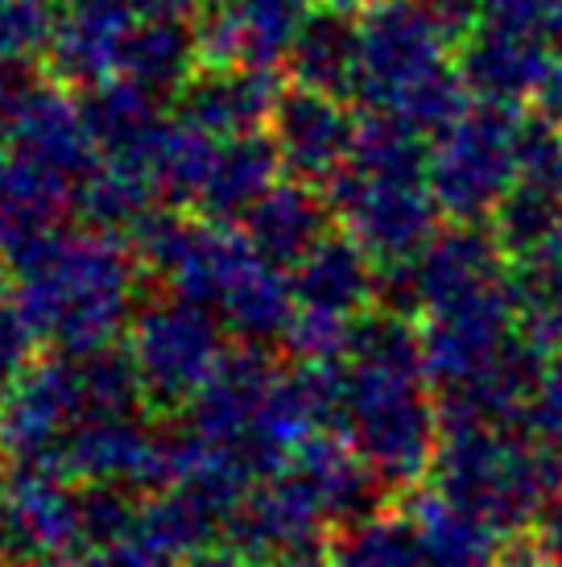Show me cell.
<instances>
[{"mask_svg":"<svg viewBox=\"0 0 562 567\" xmlns=\"http://www.w3.org/2000/svg\"><path fill=\"white\" fill-rule=\"evenodd\" d=\"M360 121L344 104V95L314 87H281L278 109L269 116V137L278 145L281 166L302 183H335L352 162Z\"/></svg>","mask_w":562,"mask_h":567,"instance_id":"8","label":"cell"},{"mask_svg":"<svg viewBox=\"0 0 562 567\" xmlns=\"http://www.w3.org/2000/svg\"><path fill=\"white\" fill-rule=\"evenodd\" d=\"M331 567H426L418 526L409 514H364L331 543Z\"/></svg>","mask_w":562,"mask_h":567,"instance_id":"27","label":"cell"},{"mask_svg":"<svg viewBox=\"0 0 562 567\" xmlns=\"http://www.w3.org/2000/svg\"><path fill=\"white\" fill-rule=\"evenodd\" d=\"M542 266H562V207H559V220H554V233H550L547 249L538 257Z\"/></svg>","mask_w":562,"mask_h":567,"instance_id":"40","label":"cell"},{"mask_svg":"<svg viewBox=\"0 0 562 567\" xmlns=\"http://www.w3.org/2000/svg\"><path fill=\"white\" fill-rule=\"evenodd\" d=\"M331 9H344V13H364V9H373L376 0H323Z\"/></svg>","mask_w":562,"mask_h":567,"instance_id":"44","label":"cell"},{"mask_svg":"<svg viewBox=\"0 0 562 567\" xmlns=\"http://www.w3.org/2000/svg\"><path fill=\"white\" fill-rule=\"evenodd\" d=\"M517 183L562 190V125L538 116H521L517 128Z\"/></svg>","mask_w":562,"mask_h":567,"instance_id":"31","label":"cell"},{"mask_svg":"<svg viewBox=\"0 0 562 567\" xmlns=\"http://www.w3.org/2000/svg\"><path fill=\"white\" fill-rule=\"evenodd\" d=\"M199 66H204L199 38H195V30H187V21H137V30L125 47L121 75L157 100H166V95L187 92V83L199 75Z\"/></svg>","mask_w":562,"mask_h":567,"instance_id":"23","label":"cell"},{"mask_svg":"<svg viewBox=\"0 0 562 567\" xmlns=\"http://www.w3.org/2000/svg\"><path fill=\"white\" fill-rule=\"evenodd\" d=\"M54 30L50 0H0V66H21L33 54H46Z\"/></svg>","mask_w":562,"mask_h":567,"instance_id":"30","label":"cell"},{"mask_svg":"<svg viewBox=\"0 0 562 567\" xmlns=\"http://www.w3.org/2000/svg\"><path fill=\"white\" fill-rule=\"evenodd\" d=\"M538 112L554 125H562V54L554 59V66H550L542 87H538Z\"/></svg>","mask_w":562,"mask_h":567,"instance_id":"38","label":"cell"},{"mask_svg":"<svg viewBox=\"0 0 562 567\" xmlns=\"http://www.w3.org/2000/svg\"><path fill=\"white\" fill-rule=\"evenodd\" d=\"M9 145L21 150L25 158H33L38 166L54 171L59 178H66L79 195V183L95 171L100 150L87 128V112L83 100H71L63 87H38L33 83L25 104L17 109L13 128H9Z\"/></svg>","mask_w":562,"mask_h":567,"instance_id":"11","label":"cell"},{"mask_svg":"<svg viewBox=\"0 0 562 567\" xmlns=\"http://www.w3.org/2000/svg\"><path fill=\"white\" fill-rule=\"evenodd\" d=\"M278 145L269 133H244V137H228L219 142L211 174L204 183L199 207L211 220H232V216H249L252 207L278 187Z\"/></svg>","mask_w":562,"mask_h":567,"instance_id":"20","label":"cell"},{"mask_svg":"<svg viewBox=\"0 0 562 567\" xmlns=\"http://www.w3.org/2000/svg\"><path fill=\"white\" fill-rule=\"evenodd\" d=\"M154 178L140 162L125 158H100L95 171L79 183L75 207L104 233L116 228H140L149 220V204H154Z\"/></svg>","mask_w":562,"mask_h":567,"instance_id":"24","label":"cell"},{"mask_svg":"<svg viewBox=\"0 0 562 567\" xmlns=\"http://www.w3.org/2000/svg\"><path fill=\"white\" fill-rule=\"evenodd\" d=\"M335 426L385 488H414L438 460V402L426 398L422 373H385L356 361H331Z\"/></svg>","mask_w":562,"mask_h":567,"instance_id":"3","label":"cell"},{"mask_svg":"<svg viewBox=\"0 0 562 567\" xmlns=\"http://www.w3.org/2000/svg\"><path fill=\"white\" fill-rule=\"evenodd\" d=\"M331 212L373 261H409L435 240L438 199L426 178H373L347 166L331 183Z\"/></svg>","mask_w":562,"mask_h":567,"instance_id":"6","label":"cell"},{"mask_svg":"<svg viewBox=\"0 0 562 567\" xmlns=\"http://www.w3.org/2000/svg\"><path fill=\"white\" fill-rule=\"evenodd\" d=\"M418 526L422 564L426 567H500L504 559V530H497L485 514L451 502L447 493H418L409 505Z\"/></svg>","mask_w":562,"mask_h":567,"instance_id":"17","label":"cell"},{"mask_svg":"<svg viewBox=\"0 0 562 567\" xmlns=\"http://www.w3.org/2000/svg\"><path fill=\"white\" fill-rule=\"evenodd\" d=\"M360 17V66L352 100L368 112H397L426 133L468 112V80L451 59L447 33L422 0H376Z\"/></svg>","mask_w":562,"mask_h":567,"instance_id":"1","label":"cell"},{"mask_svg":"<svg viewBox=\"0 0 562 567\" xmlns=\"http://www.w3.org/2000/svg\"><path fill=\"white\" fill-rule=\"evenodd\" d=\"M525 435H530L562 473V352L550 357L547 373L533 390V402L525 410Z\"/></svg>","mask_w":562,"mask_h":567,"instance_id":"32","label":"cell"},{"mask_svg":"<svg viewBox=\"0 0 562 567\" xmlns=\"http://www.w3.org/2000/svg\"><path fill=\"white\" fill-rule=\"evenodd\" d=\"M128 4L140 21H187L207 9V0H128Z\"/></svg>","mask_w":562,"mask_h":567,"instance_id":"37","label":"cell"},{"mask_svg":"<svg viewBox=\"0 0 562 567\" xmlns=\"http://www.w3.org/2000/svg\"><path fill=\"white\" fill-rule=\"evenodd\" d=\"M0 137H4V128H0Z\"/></svg>","mask_w":562,"mask_h":567,"instance_id":"45","label":"cell"},{"mask_svg":"<svg viewBox=\"0 0 562 567\" xmlns=\"http://www.w3.org/2000/svg\"><path fill=\"white\" fill-rule=\"evenodd\" d=\"M281 567H331V559L323 551H302V555H294V559H285Z\"/></svg>","mask_w":562,"mask_h":567,"instance_id":"42","label":"cell"},{"mask_svg":"<svg viewBox=\"0 0 562 567\" xmlns=\"http://www.w3.org/2000/svg\"><path fill=\"white\" fill-rule=\"evenodd\" d=\"M530 543H533V551H538V559H542V567H562V502L559 497L542 509V518L533 522Z\"/></svg>","mask_w":562,"mask_h":567,"instance_id":"36","label":"cell"},{"mask_svg":"<svg viewBox=\"0 0 562 567\" xmlns=\"http://www.w3.org/2000/svg\"><path fill=\"white\" fill-rule=\"evenodd\" d=\"M278 75L266 66H207L178 95V116L228 142L244 133H261L278 109Z\"/></svg>","mask_w":562,"mask_h":567,"instance_id":"14","label":"cell"},{"mask_svg":"<svg viewBox=\"0 0 562 567\" xmlns=\"http://www.w3.org/2000/svg\"><path fill=\"white\" fill-rule=\"evenodd\" d=\"M219 137L204 133L199 125H190L187 116H166L162 133L149 145V174H154L157 195H170V199H190L199 204L204 183L216 162Z\"/></svg>","mask_w":562,"mask_h":567,"instance_id":"25","label":"cell"},{"mask_svg":"<svg viewBox=\"0 0 562 567\" xmlns=\"http://www.w3.org/2000/svg\"><path fill=\"white\" fill-rule=\"evenodd\" d=\"M422 369L435 390L459 385L497 361L521 331V302L513 290V274L476 295L443 302L422 319Z\"/></svg>","mask_w":562,"mask_h":567,"instance_id":"7","label":"cell"},{"mask_svg":"<svg viewBox=\"0 0 562 567\" xmlns=\"http://www.w3.org/2000/svg\"><path fill=\"white\" fill-rule=\"evenodd\" d=\"M319 0H216L207 4L195 38L204 66H266L285 63Z\"/></svg>","mask_w":562,"mask_h":567,"instance_id":"9","label":"cell"},{"mask_svg":"<svg viewBox=\"0 0 562 567\" xmlns=\"http://www.w3.org/2000/svg\"><path fill=\"white\" fill-rule=\"evenodd\" d=\"M554 54L559 50L550 47L547 33L480 25L464 47L455 50V63H459L476 100L513 104L517 109L525 95H538L547 71L554 66Z\"/></svg>","mask_w":562,"mask_h":567,"instance_id":"12","label":"cell"},{"mask_svg":"<svg viewBox=\"0 0 562 567\" xmlns=\"http://www.w3.org/2000/svg\"><path fill=\"white\" fill-rule=\"evenodd\" d=\"M513 290L521 302V331L547 348L550 357L562 352V266L521 261L513 269Z\"/></svg>","mask_w":562,"mask_h":567,"instance_id":"29","label":"cell"},{"mask_svg":"<svg viewBox=\"0 0 562 567\" xmlns=\"http://www.w3.org/2000/svg\"><path fill=\"white\" fill-rule=\"evenodd\" d=\"M83 112H87V128H92L100 158H125L140 162V166L149 158L154 137L166 125V116L157 109V95H149L137 83H128L125 75L92 87L87 100H83Z\"/></svg>","mask_w":562,"mask_h":567,"instance_id":"21","label":"cell"},{"mask_svg":"<svg viewBox=\"0 0 562 567\" xmlns=\"http://www.w3.org/2000/svg\"><path fill=\"white\" fill-rule=\"evenodd\" d=\"M562 190L533 187V183H517L500 207L492 212V233H497L500 249L517 257V261H538L547 249L554 220H559Z\"/></svg>","mask_w":562,"mask_h":567,"instance_id":"28","label":"cell"},{"mask_svg":"<svg viewBox=\"0 0 562 567\" xmlns=\"http://www.w3.org/2000/svg\"><path fill=\"white\" fill-rule=\"evenodd\" d=\"M294 295L302 311L356 319L364 302L376 299L373 252L347 237H323L294 266Z\"/></svg>","mask_w":562,"mask_h":567,"instance_id":"16","label":"cell"},{"mask_svg":"<svg viewBox=\"0 0 562 567\" xmlns=\"http://www.w3.org/2000/svg\"><path fill=\"white\" fill-rule=\"evenodd\" d=\"M66 204H75V187L66 178L38 166L13 145L0 154V245L21 249L50 233Z\"/></svg>","mask_w":562,"mask_h":567,"instance_id":"19","label":"cell"},{"mask_svg":"<svg viewBox=\"0 0 562 567\" xmlns=\"http://www.w3.org/2000/svg\"><path fill=\"white\" fill-rule=\"evenodd\" d=\"M435 488L513 538L533 530L559 497L562 473L525 431H447L438 443Z\"/></svg>","mask_w":562,"mask_h":567,"instance_id":"4","label":"cell"},{"mask_svg":"<svg viewBox=\"0 0 562 567\" xmlns=\"http://www.w3.org/2000/svg\"><path fill=\"white\" fill-rule=\"evenodd\" d=\"M30 319L21 311H0V381L13 378L30 357Z\"/></svg>","mask_w":562,"mask_h":567,"instance_id":"35","label":"cell"},{"mask_svg":"<svg viewBox=\"0 0 562 567\" xmlns=\"http://www.w3.org/2000/svg\"><path fill=\"white\" fill-rule=\"evenodd\" d=\"M331 199H319L311 183H278L261 204L244 216V237L252 249L269 257L273 266H298L306 252L327 237Z\"/></svg>","mask_w":562,"mask_h":567,"instance_id":"18","label":"cell"},{"mask_svg":"<svg viewBox=\"0 0 562 567\" xmlns=\"http://www.w3.org/2000/svg\"><path fill=\"white\" fill-rule=\"evenodd\" d=\"M137 357L166 394H187L219 357L216 323L190 299L154 307L137 328Z\"/></svg>","mask_w":562,"mask_h":567,"instance_id":"15","label":"cell"},{"mask_svg":"<svg viewBox=\"0 0 562 567\" xmlns=\"http://www.w3.org/2000/svg\"><path fill=\"white\" fill-rule=\"evenodd\" d=\"M137 21L128 0H54V30L46 42L50 71L59 83L83 92L116 80Z\"/></svg>","mask_w":562,"mask_h":567,"instance_id":"10","label":"cell"},{"mask_svg":"<svg viewBox=\"0 0 562 567\" xmlns=\"http://www.w3.org/2000/svg\"><path fill=\"white\" fill-rule=\"evenodd\" d=\"M547 38H550V47L562 54V0L554 4V13H550V25H547Z\"/></svg>","mask_w":562,"mask_h":567,"instance_id":"43","label":"cell"},{"mask_svg":"<svg viewBox=\"0 0 562 567\" xmlns=\"http://www.w3.org/2000/svg\"><path fill=\"white\" fill-rule=\"evenodd\" d=\"M92 567H157V547H112V551L95 555Z\"/></svg>","mask_w":562,"mask_h":567,"instance_id":"39","label":"cell"},{"mask_svg":"<svg viewBox=\"0 0 562 567\" xmlns=\"http://www.w3.org/2000/svg\"><path fill=\"white\" fill-rule=\"evenodd\" d=\"M190 567H249L244 564V559H240V555L236 551H207V555H199V559H190Z\"/></svg>","mask_w":562,"mask_h":567,"instance_id":"41","label":"cell"},{"mask_svg":"<svg viewBox=\"0 0 562 567\" xmlns=\"http://www.w3.org/2000/svg\"><path fill=\"white\" fill-rule=\"evenodd\" d=\"M559 0H485V25L521 33H547Z\"/></svg>","mask_w":562,"mask_h":567,"instance_id":"33","label":"cell"},{"mask_svg":"<svg viewBox=\"0 0 562 567\" xmlns=\"http://www.w3.org/2000/svg\"><path fill=\"white\" fill-rule=\"evenodd\" d=\"M285 66L298 87H314V92L347 100L356 87L360 66V17L331 9V4L323 13H314L285 54Z\"/></svg>","mask_w":562,"mask_h":567,"instance_id":"22","label":"cell"},{"mask_svg":"<svg viewBox=\"0 0 562 567\" xmlns=\"http://www.w3.org/2000/svg\"><path fill=\"white\" fill-rule=\"evenodd\" d=\"M422 4H426V13L435 17V25L447 33V42L455 50L485 25V0H422Z\"/></svg>","mask_w":562,"mask_h":567,"instance_id":"34","label":"cell"},{"mask_svg":"<svg viewBox=\"0 0 562 567\" xmlns=\"http://www.w3.org/2000/svg\"><path fill=\"white\" fill-rule=\"evenodd\" d=\"M504 257L509 252L500 249L497 233H485L480 224H455L447 233H435V240L418 257H409L422 316L443 307V302H455L464 295L485 290V286H497L509 274Z\"/></svg>","mask_w":562,"mask_h":567,"instance_id":"13","label":"cell"},{"mask_svg":"<svg viewBox=\"0 0 562 567\" xmlns=\"http://www.w3.org/2000/svg\"><path fill=\"white\" fill-rule=\"evenodd\" d=\"M21 316L75 352H87L121 328L133 266L112 233H42L17 249Z\"/></svg>","mask_w":562,"mask_h":567,"instance_id":"2","label":"cell"},{"mask_svg":"<svg viewBox=\"0 0 562 567\" xmlns=\"http://www.w3.org/2000/svg\"><path fill=\"white\" fill-rule=\"evenodd\" d=\"M347 166L373 178H426V166H430L426 128L397 112H368L360 121L356 150Z\"/></svg>","mask_w":562,"mask_h":567,"instance_id":"26","label":"cell"},{"mask_svg":"<svg viewBox=\"0 0 562 567\" xmlns=\"http://www.w3.org/2000/svg\"><path fill=\"white\" fill-rule=\"evenodd\" d=\"M517 128L513 104L471 100L468 112L430 142L426 183L435 190L443 216L455 224H480L517 187Z\"/></svg>","mask_w":562,"mask_h":567,"instance_id":"5","label":"cell"}]
</instances>
